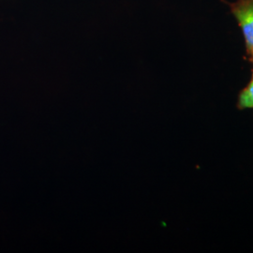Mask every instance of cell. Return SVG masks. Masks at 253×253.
I'll list each match as a JSON object with an SVG mask.
<instances>
[{"instance_id":"obj_1","label":"cell","mask_w":253,"mask_h":253,"mask_svg":"<svg viewBox=\"0 0 253 253\" xmlns=\"http://www.w3.org/2000/svg\"><path fill=\"white\" fill-rule=\"evenodd\" d=\"M235 16L242 29L247 48L253 57V2L237 8Z\"/></svg>"},{"instance_id":"obj_2","label":"cell","mask_w":253,"mask_h":253,"mask_svg":"<svg viewBox=\"0 0 253 253\" xmlns=\"http://www.w3.org/2000/svg\"><path fill=\"white\" fill-rule=\"evenodd\" d=\"M239 107L253 109V73L252 80L239 96Z\"/></svg>"}]
</instances>
